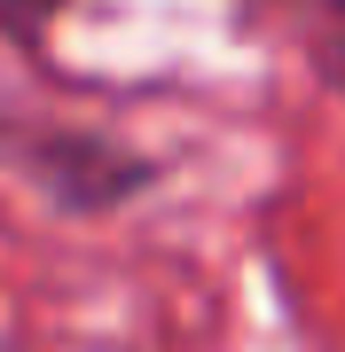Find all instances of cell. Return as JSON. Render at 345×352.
<instances>
[{"mask_svg": "<svg viewBox=\"0 0 345 352\" xmlns=\"http://www.w3.org/2000/svg\"><path fill=\"white\" fill-rule=\"evenodd\" d=\"M322 8H345V0H322Z\"/></svg>", "mask_w": 345, "mask_h": 352, "instance_id": "2", "label": "cell"}, {"mask_svg": "<svg viewBox=\"0 0 345 352\" xmlns=\"http://www.w3.org/2000/svg\"><path fill=\"white\" fill-rule=\"evenodd\" d=\"M63 16V0H0V32H16V39H39Z\"/></svg>", "mask_w": 345, "mask_h": 352, "instance_id": "1", "label": "cell"}]
</instances>
